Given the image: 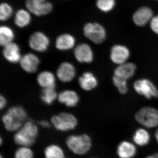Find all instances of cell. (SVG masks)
<instances>
[{"label":"cell","mask_w":158,"mask_h":158,"mask_svg":"<svg viewBox=\"0 0 158 158\" xmlns=\"http://www.w3.org/2000/svg\"><path fill=\"white\" fill-rule=\"evenodd\" d=\"M3 142V139L2 138V137H1L0 138V144H1V145H2V144Z\"/></svg>","instance_id":"cell-36"},{"label":"cell","mask_w":158,"mask_h":158,"mask_svg":"<svg viewBox=\"0 0 158 158\" xmlns=\"http://www.w3.org/2000/svg\"><path fill=\"white\" fill-rule=\"evenodd\" d=\"M51 122L58 131L66 132L74 129L78 124L77 119L72 114L62 113L51 118Z\"/></svg>","instance_id":"cell-6"},{"label":"cell","mask_w":158,"mask_h":158,"mask_svg":"<svg viewBox=\"0 0 158 158\" xmlns=\"http://www.w3.org/2000/svg\"><path fill=\"white\" fill-rule=\"evenodd\" d=\"M7 104V100L5 97L1 95L0 97V108L2 110L3 108L5 107Z\"/></svg>","instance_id":"cell-32"},{"label":"cell","mask_w":158,"mask_h":158,"mask_svg":"<svg viewBox=\"0 0 158 158\" xmlns=\"http://www.w3.org/2000/svg\"><path fill=\"white\" fill-rule=\"evenodd\" d=\"M133 89L138 95L148 100L158 98V88L150 79L141 78L133 84Z\"/></svg>","instance_id":"cell-5"},{"label":"cell","mask_w":158,"mask_h":158,"mask_svg":"<svg viewBox=\"0 0 158 158\" xmlns=\"http://www.w3.org/2000/svg\"><path fill=\"white\" fill-rule=\"evenodd\" d=\"M56 47L60 51H68L74 47L76 39L73 35L69 33L59 35L56 40Z\"/></svg>","instance_id":"cell-20"},{"label":"cell","mask_w":158,"mask_h":158,"mask_svg":"<svg viewBox=\"0 0 158 158\" xmlns=\"http://www.w3.org/2000/svg\"><path fill=\"white\" fill-rule=\"evenodd\" d=\"M96 158V157H91V158Z\"/></svg>","instance_id":"cell-38"},{"label":"cell","mask_w":158,"mask_h":158,"mask_svg":"<svg viewBox=\"0 0 158 158\" xmlns=\"http://www.w3.org/2000/svg\"><path fill=\"white\" fill-rule=\"evenodd\" d=\"M65 143L71 152L79 156L87 154L90 151L93 145L92 138L86 134L69 136Z\"/></svg>","instance_id":"cell-3"},{"label":"cell","mask_w":158,"mask_h":158,"mask_svg":"<svg viewBox=\"0 0 158 158\" xmlns=\"http://www.w3.org/2000/svg\"><path fill=\"white\" fill-rule=\"evenodd\" d=\"M19 63L23 70L28 73H34L37 70L40 59L35 54L29 53L21 57Z\"/></svg>","instance_id":"cell-15"},{"label":"cell","mask_w":158,"mask_h":158,"mask_svg":"<svg viewBox=\"0 0 158 158\" xmlns=\"http://www.w3.org/2000/svg\"><path fill=\"white\" fill-rule=\"evenodd\" d=\"M34 154L29 147L20 146L14 154V158H34Z\"/></svg>","instance_id":"cell-29"},{"label":"cell","mask_w":158,"mask_h":158,"mask_svg":"<svg viewBox=\"0 0 158 158\" xmlns=\"http://www.w3.org/2000/svg\"><path fill=\"white\" fill-rule=\"evenodd\" d=\"M83 31L85 37L95 44H101L106 39V30L98 23H87L84 26Z\"/></svg>","instance_id":"cell-7"},{"label":"cell","mask_w":158,"mask_h":158,"mask_svg":"<svg viewBox=\"0 0 158 158\" xmlns=\"http://www.w3.org/2000/svg\"><path fill=\"white\" fill-rule=\"evenodd\" d=\"M25 5L31 14L38 17L47 15L53 9L52 3L48 0H26Z\"/></svg>","instance_id":"cell-8"},{"label":"cell","mask_w":158,"mask_h":158,"mask_svg":"<svg viewBox=\"0 0 158 158\" xmlns=\"http://www.w3.org/2000/svg\"><path fill=\"white\" fill-rule=\"evenodd\" d=\"M128 81L113 76L112 82L113 85L117 89L118 93L121 95H125L128 92Z\"/></svg>","instance_id":"cell-27"},{"label":"cell","mask_w":158,"mask_h":158,"mask_svg":"<svg viewBox=\"0 0 158 158\" xmlns=\"http://www.w3.org/2000/svg\"><path fill=\"white\" fill-rule=\"evenodd\" d=\"M154 135L155 140L157 144H158V127L156 129Z\"/></svg>","instance_id":"cell-35"},{"label":"cell","mask_w":158,"mask_h":158,"mask_svg":"<svg viewBox=\"0 0 158 158\" xmlns=\"http://www.w3.org/2000/svg\"><path fill=\"white\" fill-rule=\"evenodd\" d=\"M15 36L14 31L9 26L2 25L0 27V44L2 46L13 42Z\"/></svg>","instance_id":"cell-24"},{"label":"cell","mask_w":158,"mask_h":158,"mask_svg":"<svg viewBox=\"0 0 158 158\" xmlns=\"http://www.w3.org/2000/svg\"><path fill=\"white\" fill-rule=\"evenodd\" d=\"M78 83L80 87L86 91H90L95 89L98 84V80L91 72H86L79 77Z\"/></svg>","instance_id":"cell-18"},{"label":"cell","mask_w":158,"mask_h":158,"mask_svg":"<svg viewBox=\"0 0 158 158\" xmlns=\"http://www.w3.org/2000/svg\"><path fill=\"white\" fill-rule=\"evenodd\" d=\"M38 134L37 125L32 120H28L15 134V143L20 146L31 147L35 143Z\"/></svg>","instance_id":"cell-2"},{"label":"cell","mask_w":158,"mask_h":158,"mask_svg":"<svg viewBox=\"0 0 158 158\" xmlns=\"http://www.w3.org/2000/svg\"><path fill=\"white\" fill-rule=\"evenodd\" d=\"M40 126L45 128H48L51 127V124L49 122L46 120H40L38 123Z\"/></svg>","instance_id":"cell-33"},{"label":"cell","mask_w":158,"mask_h":158,"mask_svg":"<svg viewBox=\"0 0 158 158\" xmlns=\"http://www.w3.org/2000/svg\"><path fill=\"white\" fill-rule=\"evenodd\" d=\"M76 75V69L72 63L64 62L59 65L57 70V76L64 83L71 81Z\"/></svg>","instance_id":"cell-16"},{"label":"cell","mask_w":158,"mask_h":158,"mask_svg":"<svg viewBox=\"0 0 158 158\" xmlns=\"http://www.w3.org/2000/svg\"><path fill=\"white\" fill-rule=\"evenodd\" d=\"M27 113L21 106L12 107L2 117L5 129L9 132L17 131L25 122Z\"/></svg>","instance_id":"cell-1"},{"label":"cell","mask_w":158,"mask_h":158,"mask_svg":"<svg viewBox=\"0 0 158 158\" xmlns=\"http://www.w3.org/2000/svg\"><path fill=\"white\" fill-rule=\"evenodd\" d=\"M150 27L152 31L158 35V15L152 18L151 20Z\"/></svg>","instance_id":"cell-31"},{"label":"cell","mask_w":158,"mask_h":158,"mask_svg":"<svg viewBox=\"0 0 158 158\" xmlns=\"http://www.w3.org/2000/svg\"><path fill=\"white\" fill-rule=\"evenodd\" d=\"M13 13V9L9 3L4 2L0 5V20L4 22L11 18Z\"/></svg>","instance_id":"cell-28"},{"label":"cell","mask_w":158,"mask_h":158,"mask_svg":"<svg viewBox=\"0 0 158 158\" xmlns=\"http://www.w3.org/2000/svg\"><path fill=\"white\" fill-rule=\"evenodd\" d=\"M131 54V51L127 47L121 44H115L110 50V59L113 64L118 65L128 62Z\"/></svg>","instance_id":"cell-11"},{"label":"cell","mask_w":158,"mask_h":158,"mask_svg":"<svg viewBox=\"0 0 158 158\" xmlns=\"http://www.w3.org/2000/svg\"><path fill=\"white\" fill-rule=\"evenodd\" d=\"M45 158H65V153L62 148L56 144H51L44 149Z\"/></svg>","instance_id":"cell-25"},{"label":"cell","mask_w":158,"mask_h":158,"mask_svg":"<svg viewBox=\"0 0 158 158\" xmlns=\"http://www.w3.org/2000/svg\"><path fill=\"white\" fill-rule=\"evenodd\" d=\"M138 148L131 140L123 139L116 145V155L118 158H135L138 155Z\"/></svg>","instance_id":"cell-10"},{"label":"cell","mask_w":158,"mask_h":158,"mask_svg":"<svg viewBox=\"0 0 158 158\" xmlns=\"http://www.w3.org/2000/svg\"><path fill=\"white\" fill-rule=\"evenodd\" d=\"M58 101L69 107H74L77 105L79 101L78 94L74 90H64L58 94Z\"/></svg>","instance_id":"cell-21"},{"label":"cell","mask_w":158,"mask_h":158,"mask_svg":"<svg viewBox=\"0 0 158 158\" xmlns=\"http://www.w3.org/2000/svg\"><path fill=\"white\" fill-rule=\"evenodd\" d=\"M31 13L27 10L23 9H18L14 16V23L19 28L27 27L31 22Z\"/></svg>","instance_id":"cell-22"},{"label":"cell","mask_w":158,"mask_h":158,"mask_svg":"<svg viewBox=\"0 0 158 158\" xmlns=\"http://www.w3.org/2000/svg\"><path fill=\"white\" fill-rule=\"evenodd\" d=\"M151 140V135L149 130L141 126L135 130L131 137V141L138 148L147 147Z\"/></svg>","instance_id":"cell-13"},{"label":"cell","mask_w":158,"mask_h":158,"mask_svg":"<svg viewBox=\"0 0 158 158\" xmlns=\"http://www.w3.org/2000/svg\"><path fill=\"white\" fill-rule=\"evenodd\" d=\"M2 54L5 59L11 63H17L21 59L19 46L13 42L3 47Z\"/></svg>","instance_id":"cell-17"},{"label":"cell","mask_w":158,"mask_h":158,"mask_svg":"<svg viewBox=\"0 0 158 158\" xmlns=\"http://www.w3.org/2000/svg\"><path fill=\"white\" fill-rule=\"evenodd\" d=\"M74 55L77 61L80 63H90L93 62L94 55L89 44L81 43L76 47Z\"/></svg>","instance_id":"cell-12"},{"label":"cell","mask_w":158,"mask_h":158,"mask_svg":"<svg viewBox=\"0 0 158 158\" xmlns=\"http://www.w3.org/2000/svg\"><path fill=\"white\" fill-rule=\"evenodd\" d=\"M144 158H158V152L148 155Z\"/></svg>","instance_id":"cell-34"},{"label":"cell","mask_w":158,"mask_h":158,"mask_svg":"<svg viewBox=\"0 0 158 158\" xmlns=\"http://www.w3.org/2000/svg\"><path fill=\"white\" fill-rule=\"evenodd\" d=\"M56 86L43 89L40 94V98L46 104L50 105L58 98L56 90Z\"/></svg>","instance_id":"cell-26"},{"label":"cell","mask_w":158,"mask_h":158,"mask_svg":"<svg viewBox=\"0 0 158 158\" xmlns=\"http://www.w3.org/2000/svg\"><path fill=\"white\" fill-rule=\"evenodd\" d=\"M37 82L43 88L56 86L55 76L48 71H44L40 73L37 77Z\"/></svg>","instance_id":"cell-23"},{"label":"cell","mask_w":158,"mask_h":158,"mask_svg":"<svg viewBox=\"0 0 158 158\" xmlns=\"http://www.w3.org/2000/svg\"><path fill=\"white\" fill-rule=\"evenodd\" d=\"M0 158H3V156L2 154H1V155H0Z\"/></svg>","instance_id":"cell-37"},{"label":"cell","mask_w":158,"mask_h":158,"mask_svg":"<svg viewBox=\"0 0 158 158\" xmlns=\"http://www.w3.org/2000/svg\"><path fill=\"white\" fill-rule=\"evenodd\" d=\"M157 1H158V0H157Z\"/></svg>","instance_id":"cell-39"},{"label":"cell","mask_w":158,"mask_h":158,"mask_svg":"<svg viewBox=\"0 0 158 158\" xmlns=\"http://www.w3.org/2000/svg\"><path fill=\"white\" fill-rule=\"evenodd\" d=\"M153 18L151 9L147 7H142L134 13L133 19L136 25L142 27L145 26Z\"/></svg>","instance_id":"cell-19"},{"label":"cell","mask_w":158,"mask_h":158,"mask_svg":"<svg viewBox=\"0 0 158 158\" xmlns=\"http://www.w3.org/2000/svg\"><path fill=\"white\" fill-rule=\"evenodd\" d=\"M115 0H97L96 6L100 11L109 12L115 6Z\"/></svg>","instance_id":"cell-30"},{"label":"cell","mask_w":158,"mask_h":158,"mask_svg":"<svg viewBox=\"0 0 158 158\" xmlns=\"http://www.w3.org/2000/svg\"><path fill=\"white\" fill-rule=\"evenodd\" d=\"M135 120L142 127L148 129L158 127V109L151 106H144L135 113Z\"/></svg>","instance_id":"cell-4"},{"label":"cell","mask_w":158,"mask_h":158,"mask_svg":"<svg viewBox=\"0 0 158 158\" xmlns=\"http://www.w3.org/2000/svg\"><path fill=\"white\" fill-rule=\"evenodd\" d=\"M137 66L134 62H127L117 65L114 69L113 76L128 81L135 74Z\"/></svg>","instance_id":"cell-14"},{"label":"cell","mask_w":158,"mask_h":158,"mask_svg":"<svg viewBox=\"0 0 158 158\" xmlns=\"http://www.w3.org/2000/svg\"><path fill=\"white\" fill-rule=\"evenodd\" d=\"M50 40L46 34L41 31H36L31 34L29 39V45L33 50L39 52H45L48 48Z\"/></svg>","instance_id":"cell-9"}]
</instances>
